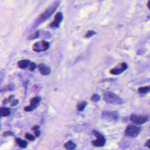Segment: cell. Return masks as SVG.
Returning a JSON list of instances; mask_svg holds the SVG:
<instances>
[{"instance_id":"6da1fadb","label":"cell","mask_w":150,"mask_h":150,"mask_svg":"<svg viewBox=\"0 0 150 150\" xmlns=\"http://www.w3.org/2000/svg\"><path fill=\"white\" fill-rule=\"evenodd\" d=\"M60 3L61 2L59 1H55L52 4L50 5L47 9H46L45 11L36 19V21L34 23L35 26H36L40 24H41L42 22H44V21H46V19H48L50 17H51L56 11V9L59 5Z\"/></svg>"},{"instance_id":"7a4b0ae2","label":"cell","mask_w":150,"mask_h":150,"mask_svg":"<svg viewBox=\"0 0 150 150\" xmlns=\"http://www.w3.org/2000/svg\"><path fill=\"white\" fill-rule=\"evenodd\" d=\"M104 100L109 104H122L123 103V100L116 94L111 92H107L103 94Z\"/></svg>"},{"instance_id":"3957f363","label":"cell","mask_w":150,"mask_h":150,"mask_svg":"<svg viewBox=\"0 0 150 150\" xmlns=\"http://www.w3.org/2000/svg\"><path fill=\"white\" fill-rule=\"evenodd\" d=\"M92 134L96 137L97 139L92 141V144L94 147H104L106 139L104 136L100 133H99L97 131L93 130L92 131Z\"/></svg>"},{"instance_id":"277c9868","label":"cell","mask_w":150,"mask_h":150,"mask_svg":"<svg viewBox=\"0 0 150 150\" xmlns=\"http://www.w3.org/2000/svg\"><path fill=\"white\" fill-rule=\"evenodd\" d=\"M141 127L134 125H128L125 130V134L127 137L135 138L141 132Z\"/></svg>"},{"instance_id":"5b68a950","label":"cell","mask_w":150,"mask_h":150,"mask_svg":"<svg viewBox=\"0 0 150 150\" xmlns=\"http://www.w3.org/2000/svg\"><path fill=\"white\" fill-rule=\"evenodd\" d=\"M50 44L45 41H38L34 44L32 46L33 51L36 52H41L47 51L49 48Z\"/></svg>"},{"instance_id":"8992f818","label":"cell","mask_w":150,"mask_h":150,"mask_svg":"<svg viewBox=\"0 0 150 150\" xmlns=\"http://www.w3.org/2000/svg\"><path fill=\"white\" fill-rule=\"evenodd\" d=\"M128 68V65L126 63L122 62L118 64L116 67L110 70V73L113 75H118L124 72Z\"/></svg>"},{"instance_id":"52a82bcc","label":"cell","mask_w":150,"mask_h":150,"mask_svg":"<svg viewBox=\"0 0 150 150\" xmlns=\"http://www.w3.org/2000/svg\"><path fill=\"white\" fill-rule=\"evenodd\" d=\"M130 120L135 124L141 125L145 123L148 120V117L144 115H138L133 114L130 117Z\"/></svg>"},{"instance_id":"ba28073f","label":"cell","mask_w":150,"mask_h":150,"mask_svg":"<svg viewBox=\"0 0 150 150\" xmlns=\"http://www.w3.org/2000/svg\"><path fill=\"white\" fill-rule=\"evenodd\" d=\"M118 114L114 111H104L102 113V118L108 121L116 122L118 120Z\"/></svg>"},{"instance_id":"9c48e42d","label":"cell","mask_w":150,"mask_h":150,"mask_svg":"<svg viewBox=\"0 0 150 150\" xmlns=\"http://www.w3.org/2000/svg\"><path fill=\"white\" fill-rule=\"evenodd\" d=\"M63 15L62 13H57L54 18V21L50 24V26L52 28H57L60 26V24L61 23L63 20Z\"/></svg>"},{"instance_id":"30bf717a","label":"cell","mask_w":150,"mask_h":150,"mask_svg":"<svg viewBox=\"0 0 150 150\" xmlns=\"http://www.w3.org/2000/svg\"><path fill=\"white\" fill-rule=\"evenodd\" d=\"M38 67L39 69V71L42 75L46 76L51 73V69H50L49 67L46 66L44 64L42 63L39 64L38 66Z\"/></svg>"},{"instance_id":"8fae6325","label":"cell","mask_w":150,"mask_h":150,"mask_svg":"<svg viewBox=\"0 0 150 150\" xmlns=\"http://www.w3.org/2000/svg\"><path fill=\"white\" fill-rule=\"evenodd\" d=\"M41 100L42 98L40 96H36L34 97L33 98L31 99V100L30 101V106H31L35 108H36L38 106V104H39V103L41 102Z\"/></svg>"},{"instance_id":"7c38bea8","label":"cell","mask_w":150,"mask_h":150,"mask_svg":"<svg viewBox=\"0 0 150 150\" xmlns=\"http://www.w3.org/2000/svg\"><path fill=\"white\" fill-rule=\"evenodd\" d=\"M11 114V111L7 107L0 108V116L1 117H7Z\"/></svg>"},{"instance_id":"4fadbf2b","label":"cell","mask_w":150,"mask_h":150,"mask_svg":"<svg viewBox=\"0 0 150 150\" xmlns=\"http://www.w3.org/2000/svg\"><path fill=\"white\" fill-rule=\"evenodd\" d=\"M30 62L29 60H21L18 62V66L21 69H25L28 67Z\"/></svg>"},{"instance_id":"5bb4252c","label":"cell","mask_w":150,"mask_h":150,"mask_svg":"<svg viewBox=\"0 0 150 150\" xmlns=\"http://www.w3.org/2000/svg\"><path fill=\"white\" fill-rule=\"evenodd\" d=\"M64 147L67 150H73L76 148V145L73 141H69L65 144Z\"/></svg>"},{"instance_id":"9a60e30c","label":"cell","mask_w":150,"mask_h":150,"mask_svg":"<svg viewBox=\"0 0 150 150\" xmlns=\"http://www.w3.org/2000/svg\"><path fill=\"white\" fill-rule=\"evenodd\" d=\"M15 141H16L17 144L19 145V147H20L21 148H26L28 145V143L26 141H25V140H23V139L19 138H16Z\"/></svg>"},{"instance_id":"2e32d148","label":"cell","mask_w":150,"mask_h":150,"mask_svg":"<svg viewBox=\"0 0 150 150\" xmlns=\"http://www.w3.org/2000/svg\"><path fill=\"white\" fill-rule=\"evenodd\" d=\"M15 89V86L14 85H8L5 87H4L0 89V92L3 93L7 91H13Z\"/></svg>"},{"instance_id":"e0dca14e","label":"cell","mask_w":150,"mask_h":150,"mask_svg":"<svg viewBox=\"0 0 150 150\" xmlns=\"http://www.w3.org/2000/svg\"><path fill=\"white\" fill-rule=\"evenodd\" d=\"M87 105V103L85 101L80 102L79 103L77 104V106H76L77 110L79 112H82L83 110H84V109L85 108Z\"/></svg>"},{"instance_id":"ac0fdd59","label":"cell","mask_w":150,"mask_h":150,"mask_svg":"<svg viewBox=\"0 0 150 150\" xmlns=\"http://www.w3.org/2000/svg\"><path fill=\"white\" fill-rule=\"evenodd\" d=\"M138 92L139 94H146L150 92V86L139 87L138 89Z\"/></svg>"},{"instance_id":"d6986e66","label":"cell","mask_w":150,"mask_h":150,"mask_svg":"<svg viewBox=\"0 0 150 150\" xmlns=\"http://www.w3.org/2000/svg\"><path fill=\"white\" fill-rule=\"evenodd\" d=\"M40 35H41V33H40L39 31H36L33 34H32L31 35L28 36L29 39H34L39 38L40 36Z\"/></svg>"},{"instance_id":"ffe728a7","label":"cell","mask_w":150,"mask_h":150,"mask_svg":"<svg viewBox=\"0 0 150 150\" xmlns=\"http://www.w3.org/2000/svg\"><path fill=\"white\" fill-rule=\"evenodd\" d=\"M37 67V65L34 62H30L28 68L29 71H34V70Z\"/></svg>"},{"instance_id":"44dd1931","label":"cell","mask_w":150,"mask_h":150,"mask_svg":"<svg viewBox=\"0 0 150 150\" xmlns=\"http://www.w3.org/2000/svg\"><path fill=\"white\" fill-rule=\"evenodd\" d=\"M100 100V96L97 94H94L91 97V100L94 102H97Z\"/></svg>"},{"instance_id":"7402d4cb","label":"cell","mask_w":150,"mask_h":150,"mask_svg":"<svg viewBox=\"0 0 150 150\" xmlns=\"http://www.w3.org/2000/svg\"><path fill=\"white\" fill-rule=\"evenodd\" d=\"M14 95H11L8 98L4 99V100L3 101V104H5L8 102H12L13 100H14Z\"/></svg>"},{"instance_id":"603a6c76","label":"cell","mask_w":150,"mask_h":150,"mask_svg":"<svg viewBox=\"0 0 150 150\" xmlns=\"http://www.w3.org/2000/svg\"><path fill=\"white\" fill-rule=\"evenodd\" d=\"M96 34H97V33H96L95 31H87V33L86 34V35H85V38H91V37L93 36V35H96Z\"/></svg>"},{"instance_id":"cb8c5ba5","label":"cell","mask_w":150,"mask_h":150,"mask_svg":"<svg viewBox=\"0 0 150 150\" xmlns=\"http://www.w3.org/2000/svg\"><path fill=\"white\" fill-rule=\"evenodd\" d=\"M25 137L28 139L29 141H34L35 140V137L33 136V135L29 134V133H26L25 135Z\"/></svg>"},{"instance_id":"d4e9b609","label":"cell","mask_w":150,"mask_h":150,"mask_svg":"<svg viewBox=\"0 0 150 150\" xmlns=\"http://www.w3.org/2000/svg\"><path fill=\"white\" fill-rule=\"evenodd\" d=\"M35 108L34 107H33L32 106H26L24 108V110L25 112H31L32 110H35Z\"/></svg>"},{"instance_id":"484cf974","label":"cell","mask_w":150,"mask_h":150,"mask_svg":"<svg viewBox=\"0 0 150 150\" xmlns=\"http://www.w3.org/2000/svg\"><path fill=\"white\" fill-rule=\"evenodd\" d=\"M14 133L11 131H5L3 133V137H7V136H13L14 135Z\"/></svg>"},{"instance_id":"4316f807","label":"cell","mask_w":150,"mask_h":150,"mask_svg":"<svg viewBox=\"0 0 150 150\" xmlns=\"http://www.w3.org/2000/svg\"><path fill=\"white\" fill-rule=\"evenodd\" d=\"M4 77H5L4 73L3 72H0V85H1L3 82Z\"/></svg>"},{"instance_id":"83f0119b","label":"cell","mask_w":150,"mask_h":150,"mask_svg":"<svg viewBox=\"0 0 150 150\" xmlns=\"http://www.w3.org/2000/svg\"><path fill=\"white\" fill-rule=\"evenodd\" d=\"M18 103V100H17V99H14V100H13L12 102H11V106H16Z\"/></svg>"},{"instance_id":"f1b7e54d","label":"cell","mask_w":150,"mask_h":150,"mask_svg":"<svg viewBox=\"0 0 150 150\" xmlns=\"http://www.w3.org/2000/svg\"><path fill=\"white\" fill-rule=\"evenodd\" d=\"M145 146L148 148L149 149H150V139H148V140L147 141V142L145 143Z\"/></svg>"},{"instance_id":"f546056e","label":"cell","mask_w":150,"mask_h":150,"mask_svg":"<svg viewBox=\"0 0 150 150\" xmlns=\"http://www.w3.org/2000/svg\"><path fill=\"white\" fill-rule=\"evenodd\" d=\"M40 135H41V131H40L39 130H37L36 131H35V135L37 137H39Z\"/></svg>"},{"instance_id":"4dcf8cb0","label":"cell","mask_w":150,"mask_h":150,"mask_svg":"<svg viewBox=\"0 0 150 150\" xmlns=\"http://www.w3.org/2000/svg\"><path fill=\"white\" fill-rule=\"evenodd\" d=\"M39 128V127L38 126H35L34 127H32V130L36 131H37V130H38Z\"/></svg>"},{"instance_id":"1f68e13d","label":"cell","mask_w":150,"mask_h":150,"mask_svg":"<svg viewBox=\"0 0 150 150\" xmlns=\"http://www.w3.org/2000/svg\"><path fill=\"white\" fill-rule=\"evenodd\" d=\"M147 7L149 8V9L150 10V0L147 3Z\"/></svg>"},{"instance_id":"d6a6232c","label":"cell","mask_w":150,"mask_h":150,"mask_svg":"<svg viewBox=\"0 0 150 150\" xmlns=\"http://www.w3.org/2000/svg\"><path fill=\"white\" fill-rule=\"evenodd\" d=\"M0 118H1V116H0Z\"/></svg>"}]
</instances>
